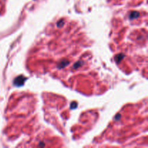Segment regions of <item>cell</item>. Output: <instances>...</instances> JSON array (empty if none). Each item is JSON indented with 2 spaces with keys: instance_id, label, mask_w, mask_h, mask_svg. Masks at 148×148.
<instances>
[{
  "instance_id": "obj_1",
  "label": "cell",
  "mask_w": 148,
  "mask_h": 148,
  "mask_svg": "<svg viewBox=\"0 0 148 148\" xmlns=\"http://www.w3.org/2000/svg\"><path fill=\"white\" fill-rule=\"evenodd\" d=\"M26 79H27V78L25 77H24L23 75H20L14 79L13 84L17 87H21L24 85V82H25Z\"/></svg>"
},
{
  "instance_id": "obj_2",
  "label": "cell",
  "mask_w": 148,
  "mask_h": 148,
  "mask_svg": "<svg viewBox=\"0 0 148 148\" xmlns=\"http://www.w3.org/2000/svg\"><path fill=\"white\" fill-rule=\"evenodd\" d=\"M69 64V61L66 60V59H64V60H62V62H61L60 63L58 64L57 67L59 68V69H62V68H64V67H65L66 66H67Z\"/></svg>"
},
{
  "instance_id": "obj_3",
  "label": "cell",
  "mask_w": 148,
  "mask_h": 148,
  "mask_svg": "<svg viewBox=\"0 0 148 148\" xmlns=\"http://www.w3.org/2000/svg\"><path fill=\"white\" fill-rule=\"evenodd\" d=\"M140 16V13L138 12H132L130 13V20H134V19H136L137 18V17Z\"/></svg>"
},
{
  "instance_id": "obj_4",
  "label": "cell",
  "mask_w": 148,
  "mask_h": 148,
  "mask_svg": "<svg viewBox=\"0 0 148 148\" xmlns=\"http://www.w3.org/2000/svg\"><path fill=\"white\" fill-rule=\"evenodd\" d=\"M124 56H124V53H120V54H118L117 56H116L115 59H116V62H118L119 63V62H121V61L124 59Z\"/></svg>"
},
{
  "instance_id": "obj_5",
  "label": "cell",
  "mask_w": 148,
  "mask_h": 148,
  "mask_svg": "<svg viewBox=\"0 0 148 148\" xmlns=\"http://www.w3.org/2000/svg\"><path fill=\"white\" fill-rule=\"evenodd\" d=\"M82 64H83V62H77V63H75V64H74L73 68L75 69H77L78 67H79V66H82Z\"/></svg>"
},
{
  "instance_id": "obj_6",
  "label": "cell",
  "mask_w": 148,
  "mask_h": 148,
  "mask_svg": "<svg viewBox=\"0 0 148 148\" xmlns=\"http://www.w3.org/2000/svg\"><path fill=\"white\" fill-rule=\"evenodd\" d=\"M64 21L63 20H61L57 23V26L59 27H62V26L64 25Z\"/></svg>"
},
{
  "instance_id": "obj_7",
  "label": "cell",
  "mask_w": 148,
  "mask_h": 148,
  "mask_svg": "<svg viewBox=\"0 0 148 148\" xmlns=\"http://www.w3.org/2000/svg\"><path fill=\"white\" fill-rule=\"evenodd\" d=\"M77 103L76 102H73L72 104H71L70 108H72V109H75V108H77Z\"/></svg>"
},
{
  "instance_id": "obj_8",
  "label": "cell",
  "mask_w": 148,
  "mask_h": 148,
  "mask_svg": "<svg viewBox=\"0 0 148 148\" xmlns=\"http://www.w3.org/2000/svg\"><path fill=\"white\" fill-rule=\"evenodd\" d=\"M120 118H121V115H120V114H117L116 116V118H115V119L116 120V121H118Z\"/></svg>"
},
{
  "instance_id": "obj_9",
  "label": "cell",
  "mask_w": 148,
  "mask_h": 148,
  "mask_svg": "<svg viewBox=\"0 0 148 148\" xmlns=\"http://www.w3.org/2000/svg\"><path fill=\"white\" fill-rule=\"evenodd\" d=\"M44 145H45V144H43V143H40V145L39 146H40V147H42V146H44Z\"/></svg>"
}]
</instances>
